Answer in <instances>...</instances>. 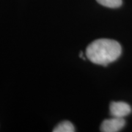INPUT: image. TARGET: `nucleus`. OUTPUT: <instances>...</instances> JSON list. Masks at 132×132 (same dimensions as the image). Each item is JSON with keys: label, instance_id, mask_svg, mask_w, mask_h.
Returning a JSON list of instances; mask_svg holds the SVG:
<instances>
[{"label": "nucleus", "instance_id": "nucleus-1", "mask_svg": "<svg viewBox=\"0 0 132 132\" xmlns=\"http://www.w3.org/2000/svg\"><path fill=\"white\" fill-rule=\"evenodd\" d=\"M121 53L120 44L111 39L95 40L86 48V56L90 62L104 66L117 60Z\"/></svg>", "mask_w": 132, "mask_h": 132}, {"label": "nucleus", "instance_id": "nucleus-2", "mask_svg": "<svg viewBox=\"0 0 132 132\" xmlns=\"http://www.w3.org/2000/svg\"><path fill=\"white\" fill-rule=\"evenodd\" d=\"M110 114L112 117L124 118L131 113V107L123 101H113L109 106Z\"/></svg>", "mask_w": 132, "mask_h": 132}, {"label": "nucleus", "instance_id": "nucleus-3", "mask_svg": "<svg viewBox=\"0 0 132 132\" xmlns=\"http://www.w3.org/2000/svg\"><path fill=\"white\" fill-rule=\"evenodd\" d=\"M126 125L124 118L112 117L103 121L101 126V131L103 132H118L123 129Z\"/></svg>", "mask_w": 132, "mask_h": 132}, {"label": "nucleus", "instance_id": "nucleus-4", "mask_svg": "<svg viewBox=\"0 0 132 132\" xmlns=\"http://www.w3.org/2000/svg\"><path fill=\"white\" fill-rule=\"evenodd\" d=\"M54 132H74L75 128L73 123L70 121H63L59 123L56 127L53 129Z\"/></svg>", "mask_w": 132, "mask_h": 132}, {"label": "nucleus", "instance_id": "nucleus-5", "mask_svg": "<svg viewBox=\"0 0 132 132\" xmlns=\"http://www.w3.org/2000/svg\"><path fill=\"white\" fill-rule=\"evenodd\" d=\"M96 1L100 5L109 8H118L123 4L122 0H96Z\"/></svg>", "mask_w": 132, "mask_h": 132}]
</instances>
